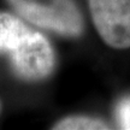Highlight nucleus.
Here are the masks:
<instances>
[{
  "mask_svg": "<svg viewBox=\"0 0 130 130\" xmlns=\"http://www.w3.org/2000/svg\"><path fill=\"white\" fill-rule=\"evenodd\" d=\"M117 121L123 129H130V96L121 100L117 107Z\"/></svg>",
  "mask_w": 130,
  "mask_h": 130,
  "instance_id": "6",
  "label": "nucleus"
},
{
  "mask_svg": "<svg viewBox=\"0 0 130 130\" xmlns=\"http://www.w3.org/2000/svg\"><path fill=\"white\" fill-rule=\"evenodd\" d=\"M96 31L107 46L130 48V0H88Z\"/></svg>",
  "mask_w": 130,
  "mask_h": 130,
  "instance_id": "3",
  "label": "nucleus"
},
{
  "mask_svg": "<svg viewBox=\"0 0 130 130\" xmlns=\"http://www.w3.org/2000/svg\"><path fill=\"white\" fill-rule=\"evenodd\" d=\"M9 54L13 72L24 81H42L54 70L56 57L52 45L39 31L29 30Z\"/></svg>",
  "mask_w": 130,
  "mask_h": 130,
  "instance_id": "2",
  "label": "nucleus"
},
{
  "mask_svg": "<svg viewBox=\"0 0 130 130\" xmlns=\"http://www.w3.org/2000/svg\"><path fill=\"white\" fill-rule=\"evenodd\" d=\"M0 112H1V101H0Z\"/></svg>",
  "mask_w": 130,
  "mask_h": 130,
  "instance_id": "7",
  "label": "nucleus"
},
{
  "mask_svg": "<svg viewBox=\"0 0 130 130\" xmlns=\"http://www.w3.org/2000/svg\"><path fill=\"white\" fill-rule=\"evenodd\" d=\"M30 29L22 19L7 12H0V52H10Z\"/></svg>",
  "mask_w": 130,
  "mask_h": 130,
  "instance_id": "4",
  "label": "nucleus"
},
{
  "mask_svg": "<svg viewBox=\"0 0 130 130\" xmlns=\"http://www.w3.org/2000/svg\"><path fill=\"white\" fill-rule=\"evenodd\" d=\"M14 11L36 27L76 37L83 31V21L72 0H7Z\"/></svg>",
  "mask_w": 130,
  "mask_h": 130,
  "instance_id": "1",
  "label": "nucleus"
},
{
  "mask_svg": "<svg viewBox=\"0 0 130 130\" xmlns=\"http://www.w3.org/2000/svg\"><path fill=\"white\" fill-rule=\"evenodd\" d=\"M108 128V124L101 119L87 116L65 117L53 125V129L56 130H96Z\"/></svg>",
  "mask_w": 130,
  "mask_h": 130,
  "instance_id": "5",
  "label": "nucleus"
}]
</instances>
